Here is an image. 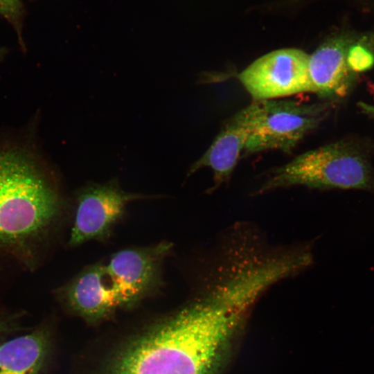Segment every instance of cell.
I'll list each match as a JSON object with an SVG mask.
<instances>
[{
	"label": "cell",
	"mask_w": 374,
	"mask_h": 374,
	"mask_svg": "<svg viewBox=\"0 0 374 374\" xmlns=\"http://www.w3.org/2000/svg\"><path fill=\"white\" fill-rule=\"evenodd\" d=\"M116 346L93 374H215L242 311L204 289Z\"/></svg>",
	"instance_id": "obj_1"
},
{
	"label": "cell",
	"mask_w": 374,
	"mask_h": 374,
	"mask_svg": "<svg viewBox=\"0 0 374 374\" xmlns=\"http://www.w3.org/2000/svg\"><path fill=\"white\" fill-rule=\"evenodd\" d=\"M39 152L29 141L0 139V247L28 245L61 213V196Z\"/></svg>",
	"instance_id": "obj_2"
},
{
	"label": "cell",
	"mask_w": 374,
	"mask_h": 374,
	"mask_svg": "<svg viewBox=\"0 0 374 374\" xmlns=\"http://www.w3.org/2000/svg\"><path fill=\"white\" fill-rule=\"evenodd\" d=\"M292 186L310 189H357L374 194V170L360 143L343 139L298 155L272 170L253 192L258 195Z\"/></svg>",
	"instance_id": "obj_3"
},
{
	"label": "cell",
	"mask_w": 374,
	"mask_h": 374,
	"mask_svg": "<svg viewBox=\"0 0 374 374\" xmlns=\"http://www.w3.org/2000/svg\"><path fill=\"white\" fill-rule=\"evenodd\" d=\"M332 107L330 102L253 100L242 109L250 127L244 154L269 150L290 152L326 118Z\"/></svg>",
	"instance_id": "obj_4"
},
{
	"label": "cell",
	"mask_w": 374,
	"mask_h": 374,
	"mask_svg": "<svg viewBox=\"0 0 374 374\" xmlns=\"http://www.w3.org/2000/svg\"><path fill=\"white\" fill-rule=\"evenodd\" d=\"M172 248L171 242L161 241L112 255L105 268L119 309L132 308L160 290L163 264Z\"/></svg>",
	"instance_id": "obj_5"
},
{
	"label": "cell",
	"mask_w": 374,
	"mask_h": 374,
	"mask_svg": "<svg viewBox=\"0 0 374 374\" xmlns=\"http://www.w3.org/2000/svg\"><path fill=\"white\" fill-rule=\"evenodd\" d=\"M238 78L253 100L314 92L309 73V55L298 48L269 52L243 69Z\"/></svg>",
	"instance_id": "obj_6"
},
{
	"label": "cell",
	"mask_w": 374,
	"mask_h": 374,
	"mask_svg": "<svg viewBox=\"0 0 374 374\" xmlns=\"http://www.w3.org/2000/svg\"><path fill=\"white\" fill-rule=\"evenodd\" d=\"M150 196L123 190L116 179L91 183L77 195V206L69 245L77 247L91 240L105 242L125 214L128 204Z\"/></svg>",
	"instance_id": "obj_7"
},
{
	"label": "cell",
	"mask_w": 374,
	"mask_h": 374,
	"mask_svg": "<svg viewBox=\"0 0 374 374\" xmlns=\"http://www.w3.org/2000/svg\"><path fill=\"white\" fill-rule=\"evenodd\" d=\"M355 37L345 33L328 38L309 55V73L314 93L332 103L347 97L359 75L347 62L348 47Z\"/></svg>",
	"instance_id": "obj_8"
},
{
	"label": "cell",
	"mask_w": 374,
	"mask_h": 374,
	"mask_svg": "<svg viewBox=\"0 0 374 374\" xmlns=\"http://www.w3.org/2000/svg\"><path fill=\"white\" fill-rule=\"evenodd\" d=\"M60 297L71 313L89 323L105 321L119 309L105 264L101 262L83 269L60 289Z\"/></svg>",
	"instance_id": "obj_9"
},
{
	"label": "cell",
	"mask_w": 374,
	"mask_h": 374,
	"mask_svg": "<svg viewBox=\"0 0 374 374\" xmlns=\"http://www.w3.org/2000/svg\"><path fill=\"white\" fill-rule=\"evenodd\" d=\"M249 135L250 127L241 109L227 121L208 150L191 165L187 176L203 168H210L213 185L208 192L213 193L229 180Z\"/></svg>",
	"instance_id": "obj_10"
},
{
	"label": "cell",
	"mask_w": 374,
	"mask_h": 374,
	"mask_svg": "<svg viewBox=\"0 0 374 374\" xmlns=\"http://www.w3.org/2000/svg\"><path fill=\"white\" fill-rule=\"evenodd\" d=\"M52 335L44 326L0 345V374H41L52 350Z\"/></svg>",
	"instance_id": "obj_11"
},
{
	"label": "cell",
	"mask_w": 374,
	"mask_h": 374,
	"mask_svg": "<svg viewBox=\"0 0 374 374\" xmlns=\"http://www.w3.org/2000/svg\"><path fill=\"white\" fill-rule=\"evenodd\" d=\"M347 62L358 75L371 69L374 65V36L355 37L348 49Z\"/></svg>",
	"instance_id": "obj_12"
},
{
	"label": "cell",
	"mask_w": 374,
	"mask_h": 374,
	"mask_svg": "<svg viewBox=\"0 0 374 374\" xmlns=\"http://www.w3.org/2000/svg\"><path fill=\"white\" fill-rule=\"evenodd\" d=\"M0 15L12 24L17 31L22 46L20 18L21 15V0H0Z\"/></svg>",
	"instance_id": "obj_13"
},
{
	"label": "cell",
	"mask_w": 374,
	"mask_h": 374,
	"mask_svg": "<svg viewBox=\"0 0 374 374\" xmlns=\"http://www.w3.org/2000/svg\"><path fill=\"white\" fill-rule=\"evenodd\" d=\"M358 107L363 114L374 121V105L359 102Z\"/></svg>",
	"instance_id": "obj_14"
},
{
	"label": "cell",
	"mask_w": 374,
	"mask_h": 374,
	"mask_svg": "<svg viewBox=\"0 0 374 374\" xmlns=\"http://www.w3.org/2000/svg\"><path fill=\"white\" fill-rule=\"evenodd\" d=\"M6 53V49L5 48H0V60L4 57Z\"/></svg>",
	"instance_id": "obj_15"
},
{
	"label": "cell",
	"mask_w": 374,
	"mask_h": 374,
	"mask_svg": "<svg viewBox=\"0 0 374 374\" xmlns=\"http://www.w3.org/2000/svg\"><path fill=\"white\" fill-rule=\"evenodd\" d=\"M5 324H6V323H3V322H1V321H0V334H1L3 330H6V327L4 326Z\"/></svg>",
	"instance_id": "obj_16"
}]
</instances>
